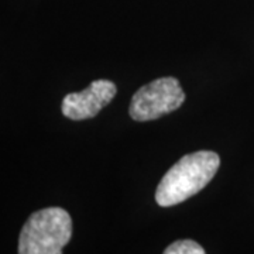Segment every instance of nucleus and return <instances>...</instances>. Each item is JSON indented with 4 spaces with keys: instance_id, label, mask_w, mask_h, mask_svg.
Listing matches in <instances>:
<instances>
[{
    "instance_id": "1",
    "label": "nucleus",
    "mask_w": 254,
    "mask_h": 254,
    "mask_svg": "<svg viewBox=\"0 0 254 254\" xmlns=\"http://www.w3.org/2000/svg\"><path fill=\"white\" fill-rule=\"evenodd\" d=\"M220 167V157L215 151L200 150L184 155L165 173L155 192L160 206L168 208L182 203L203 190Z\"/></svg>"
},
{
    "instance_id": "2",
    "label": "nucleus",
    "mask_w": 254,
    "mask_h": 254,
    "mask_svg": "<svg viewBox=\"0 0 254 254\" xmlns=\"http://www.w3.org/2000/svg\"><path fill=\"white\" fill-rule=\"evenodd\" d=\"M72 236V219L63 208H46L30 215L18 239L20 254H61Z\"/></svg>"
},
{
    "instance_id": "3",
    "label": "nucleus",
    "mask_w": 254,
    "mask_h": 254,
    "mask_svg": "<svg viewBox=\"0 0 254 254\" xmlns=\"http://www.w3.org/2000/svg\"><path fill=\"white\" fill-rule=\"evenodd\" d=\"M185 102V93L180 81L164 76L141 86L133 95L128 113L136 122H150L168 115Z\"/></svg>"
},
{
    "instance_id": "4",
    "label": "nucleus",
    "mask_w": 254,
    "mask_h": 254,
    "mask_svg": "<svg viewBox=\"0 0 254 254\" xmlns=\"http://www.w3.org/2000/svg\"><path fill=\"white\" fill-rule=\"evenodd\" d=\"M118 88L112 81H93L81 92L68 93L63 100L61 110L65 118L71 120H85L95 118L105 106L115 99Z\"/></svg>"
},
{
    "instance_id": "5",
    "label": "nucleus",
    "mask_w": 254,
    "mask_h": 254,
    "mask_svg": "<svg viewBox=\"0 0 254 254\" xmlns=\"http://www.w3.org/2000/svg\"><path fill=\"white\" fill-rule=\"evenodd\" d=\"M165 254H205V249L196 242L190 239L177 240L175 243L170 245L165 250Z\"/></svg>"
}]
</instances>
